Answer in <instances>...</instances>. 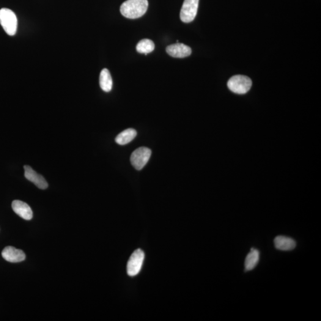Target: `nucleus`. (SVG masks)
<instances>
[{"label":"nucleus","mask_w":321,"mask_h":321,"mask_svg":"<svg viewBox=\"0 0 321 321\" xmlns=\"http://www.w3.org/2000/svg\"><path fill=\"white\" fill-rule=\"evenodd\" d=\"M100 85L101 88L104 92H110L112 87V80L110 73L107 68L101 71L100 76Z\"/></svg>","instance_id":"nucleus-12"},{"label":"nucleus","mask_w":321,"mask_h":321,"mask_svg":"<svg viewBox=\"0 0 321 321\" xmlns=\"http://www.w3.org/2000/svg\"><path fill=\"white\" fill-rule=\"evenodd\" d=\"M24 177L27 180L34 183L38 188L43 190L48 188V183L42 175L38 174L29 166H24Z\"/></svg>","instance_id":"nucleus-7"},{"label":"nucleus","mask_w":321,"mask_h":321,"mask_svg":"<svg viewBox=\"0 0 321 321\" xmlns=\"http://www.w3.org/2000/svg\"><path fill=\"white\" fill-rule=\"evenodd\" d=\"M151 150L146 147L139 148L131 153L130 162L134 169L141 170L146 166L151 156Z\"/></svg>","instance_id":"nucleus-4"},{"label":"nucleus","mask_w":321,"mask_h":321,"mask_svg":"<svg viewBox=\"0 0 321 321\" xmlns=\"http://www.w3.org/2000/svg\"><path fill=\"white\" fill-rule=\"evenodd\" d=\"M12 207L14 212L26 220H31L33 212L31 207L26 203L15 200L12 202Z\"/></svg>","instance_id":"nucleus-10"},{"label":"nucleus","mask_w":321,"mask_h":321,"mask_svg":"<svg viewBox=\"0 0 321 321\" xmlns=\"http://www.w3.org/2000/svg\"><path fill=\"white\" fill-rule=\"evenodd\" d=\"M1 255L5 260L12 263L23 261L26 258V255L21 250L16 249L12 246H7L5 248Z\"/></svg>","instance_id":"nucleus-8"},{"label":"nucleus","mask_w":321,"mask_h":321,"mask_svg":"<svg viewBox=\"0 0 321 321\" xmlns=\"http://www.w3.org/2000/svg\"><path fill=\"white\" fill-rule=\"evenodd\" d=\"M167 53L174 58H185L191 56L192 49L182 43H176L167 46Z\"/></svg>","instance_id":"nucleus-9"},{"label":"nucleus","mask_w":321,"mask_h":321,"mask_svg":"<svg viewBox=\"0 0 321 321\" xmlns=\"http://www.w3.org/2000/svg\"><path fill=\"white\" fill-rule=\"evenodd\" d=\"M145 259V254L141 249H137L133 252L128 260L127 265V273L128 276L134 277L141 271Z\"/></svg>","instance_id":"nucleus-5"},{"label":"nucleus","mask_w":321,"mask_h":321,"mask_svg":"<svg viewBox=\"0 0 321 321\" xmlns=\"http://www.w3.org/2000/svg\"><path fill=\"white\" fill-rule=\"evenodd\" d=\"M199 0H185L180 11V19L184 23H190L196 18Z\"/></svg>","instance_id":"nucleus-6"},{"label":"nucleus","mask_w":321,"mask_h":321,"mask_svg":"<svg viewBox=\"0 0 321 321\" xmlns=\"http://www.w3.org/2000/svg\"><path fill=\"white\" fill-rule=\"evenodd\" d=\"M276 248L280 251H289L296 248V241L292 238L279 235L274 241Z\"/></svg>","instance_id":"nucleus-11"},{"label":"nucleus","mask_w":321,"mask_h":321,"mask_svg":"<svg viewBox=\"0 0 321 321\" xmlns=\"http://www.w3.org/2000/svg\"><path fill=\"white\" fill-rule=\"evenodd\" d=\"M0 24L7 34L13 36L16 34L18 19L12 10L6 8L0 10Z\"/></svg>","instance_id":"nucleus-2"},{"label":"nucleus","mask_w":321,"mask_h":321,"mask_svg":"<svg viewBox=\"0 0 321 321\" xmlns=\"http://www.w3.org/2000/svg\"><path fill=\"white\" fill-rule=\"evenodd\" d=\"M155 49L153 41L148 39L140 41L136 45V50L139 53L147 54L151 53Z\"/></svg>","instance_id":"nucleus-15"},{"label":"nucleus","mask_w":321,"mask_h":321,"mask_svg":"<svg viewBox=\"0 0 321 321\" xmlns=\"http://www.w3.org/2000/svg\"><path fill=\"white\" fill-rule=\"evenodd\" d=\"M259 260V252L257 249L252 248L251 252L247 255L245 259V271L253 270L256 267Z\"/></svg>","instance_id":"nucleus-14"},{"label":"nucleus","mask_w":321,"mask_h":321,"mask_svg":"<svg viewBox=\"0 0 321 321\" xmlns=\"http://www.w3.org/2000/svg\"><path fill=\"white\" fill-rule=\"evenodd\" d=\"M136 135L137 132L133 128H128L123 131L116 137V142L120 145H125L132 141Z\"/></svg>","instance_id":"nucleus-13"},{"label":"nucleus","mask_w":321,"mask_h":321,"mask_svg":"<svg viewBox=\"0 0 321 321\" xmlns=\"http://www.w3.org/2000/svg\"><path fill=\"white\" fill-rule=\"evenodd\" d=\"M148 7V0H127L121 5L120 12L126 18L134 19L144 16Z\"/></svg>","instance_id":"nucleus-1"},{"label":"nucleus","mask_w":321,"mask_h":321,"mask_svg":"<svg viewBox=\"0 0 321 321\" xmlns=\"http://www.w3.org/2000/svg\"><path fill=\"white\" fill-rule=\"evenodd\" d=\"M252 85L251 79L248 76L235 75L228 81L227 86L232 92L237 94H245L251 89Z\"/></svg>","instance_id":"nucleus-3"}]
</instances>
